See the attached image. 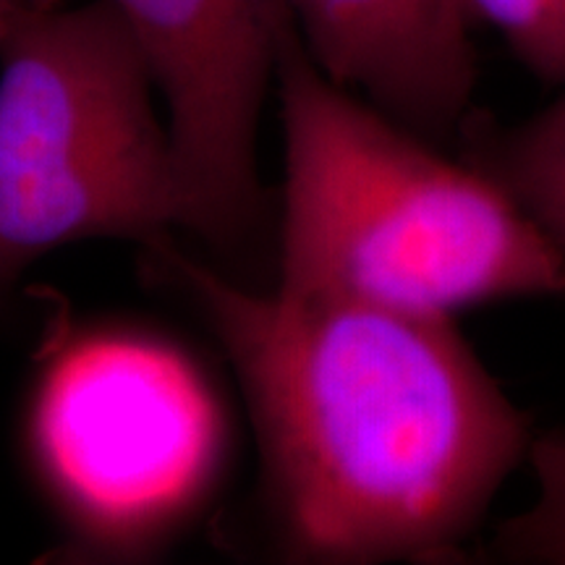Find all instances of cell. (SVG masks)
Segmentation results:
<instances>
[{"label":"cell","mask_w":565,"mask_h":565,"mask_svg":"<svg viewBox=\"0 0 565 565\" xmlns=\"http://www.w3.org/2000/svg\"><path fill=\"white\" fill-rule=\"evenodd\" d=\"M32 445L76 526L124 545L200 503L221 469L225 424L186 353L139 333L89 330L42 370Z\"/></svg>","instance_id":"4"},{"label":"cell","mask_w":565,"mask_h":565,"mask_svg":"<svg viewBox=\"0 0 565 565\" xmlns=\"http://www.w3.org/2000/svg\"><path fill=\"white\" fill-rule=\"evenodd\" d=\"M294 26L330 79L422 137L463 131L477 84L461 0H286Z\"/></svg>","instance_id":"6"},{"label":"cell","mask_w":565,"mask_h":565,"mask_svg":"<svg viewBox=\"0 0 565 565\" xmlns=\"http://www.w3.org/2000/svg\"><path fill=\"white\" fill-rule=\"evenodd\" d=\"M463 158L492 175L534 217L565 259V87L524 124L463 126Z\"/></svg>","instance_id":"7"},{"label":"cell","mask_w":565,"mask_h":565,"mask_svg":"<svg viewBox=\"0 0 565 565\" xmlns=\"http://www.w3.org/2000/svg\"><path fill=\"white\" fill-rule=\"evenodd\" d=\"M278 288L427 320L565 301V259L492 175L330 79L282 19Z\"/></svg>","instance_id":"2"},{"label":"cell","mask_w":565,"mask_h":565,"mask_svg":"<svg viewBox=\"0 0 565 565\" xmlns=\"http://www.w3.org/2000/svg\"><path fill=\"white\" fill-rule=\"evenodd\" d=\"M526 461L534 500L500 524L484 553L494 563L565 565V427L534 435Z\"/></svg>","instance_id":"8"},{"label":"cell","mask_w":565,"mask_h":565,"mask_svg":"<svg viewBox=\"0 0 565 565\" xmlns=\"http://www.w3.org/2000/svg\"><path fill=\"white\" fill-rule=\"evenodd\" d=\"M168 105L179 225L246 242L263 210L257 126L286 0H113Z\"/></svg>","instance_id":"5"},{"label":"cell","mask_w":565,"mask_h":565,"mask_svg":"<svg viewBox=\"0 0 565 565\" xmlns=\"http://www.w3.org/2000/svg\"><path fill=\"white\" fill-rule=\"evenodd\" d=\"M32 0H0V42L13 30V24L32 9Z\"/></svg>","instance_id":"9"},{"label":"cell","mask_w":565,"mask_h":565,"mask_svg":"<svg viewBox=\"0 0 565 565\" xmlns=\"http://www.w3.org/2000/svg\"><path fill=\"white\" fill-rule=\"evenodd\" d=\"M171 263L244 387L288 553L338 565L463 555L534 433L454 322L246 291Z\"/></svg>","instance_id":"1"},{"label":"cell","mask_w":565,"mask_h":565,"mask_svg":"<svg viewBox=\"0 0 565 565\" xmlns=\"http://www.w3.org/2000/svg\"><path fill=\"white\" fill-rule=\"evenodd\" d=\"M152 74L113 0L32 6L0 42V278L55 246L179 223Z\"/></svg>","instance_id":"3"}]
</instances>
